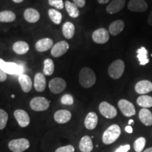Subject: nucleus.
<instances>
[{"label": "nucleus", "instance_id": "obj_1", "mask_svg": "<svg viewBox=\"0 0 152 152\" xmlns=\"http://www.w3.org/2000/svg\"><path fill=\"white\" fill-rule=\"evenodd\" d=\"M79 83L85 88L92 87L96 83V75L93 70L88 67L82 68L79 74Z\"/></svg>", "mask_w": 152, "mask_h": 152}, {"label": "nucleus", "instance_id": "obj_2", "mask_svg": "<svg viewBox=\"0 0 152 152\" xmlns=\"http://www.w3.org/2000/svg\"><path fill=\"white\" fill-rule=\"evenodd\" d=\"M121 134V128L118 125L113 124L104 131L102 136V141L105 144H111L116 141Z\"/></svg>", "mask_w": 152, "mask_h": 152}, {"label": "nucleus", "instance_id": "obj_3", "mask_svg": "<svg viewBox=\"0 0 152 152\" xmlns=\"http://www.w3.org/2000/svg\"><path fill=\"white\" fill-rule=\"evenodd\" d=\"M125 71V63L123 60L118 59L113 61L109 66L108 73L111 78L114 80L119 79L123 75Z\"/></svg>", "mask_w": 152, "mask_h": 152}, {"label": "nucleus", "instance_id": "obj_4", "mask_svg": "<svg viewBox=\"0 0 152 152\" xmlns=\"http://www.w3.org/2000/svg\"><path fill=\"white\" fill-rule=\"evenodd\" d=\"M0 68L9 75H20L23 73V68L21 66L14 62H6L1 58H0Z\"/></svg>", "mask_w": 152, "mask_h": 152}, {"label": "nucleus", "instance_id": "obj_5", "mask_svg": "<svg viewBox=\"0 0 152 152\" xmlns=\"http://www.w3.org/2000/svg\"><path fill=\"white\" fill-rule=\"evenodd\" d=\"M50 101L42 96H36L32 99L30 102V106L35 111H44L49 109Z\"/></svg>", "mask_w": 152, "mask_h": 152}, {"label": "nucleus", "instance_id": "obj_6", "mask_svg": "<svg viewBox=\"0 0 152 152\" xmlns=\"http://www.w3.org/2000/svg\"><path fill=\"white\" fill-rule=\"evenodd\" d=\"M29 147L30 142L25 138L13 140L9 142V149L13 152H23Z\"/></svg>", "mask_w": 152, "mask_h": 152}, {"label": "nucleus", "instance_id": "obj_7", "mask_svg": "<svg viewBox=\"0 0 152 152\" xmlns=\"http://www.w3.org/2000/svg\"><path fill=\"white\" fill-rule=\"evenodd\" d=\"M99 112L106 118L112 119L117 115V110L111 104L106 102H102L99 106Z\"/></svg>", "mask_w": 152, "mask_h": 152}, {"label": "nucleus", "instance_id": "obj_8", "mask_svg": "<svg viewBox=\"0 0 152 152\" xmlns=\"http://www.w3.org/2000/svg\"><path fill=\"white\" fill-rule=\"evenodd\" d=\"M49 87L52 93L59 94L66 89V83L61 77H55L49 81Z\"/></svg>", "mask_w": 152, "mask_h": 152}, {"label": "nucleus", "instance_id": "obj_9", "mask_svg": "<svg viewBox=\"0 0 152 152\" xmlns=\"http://www.w3.org/2000/svg\"><path fill=\"white\" fill-rule=\"evenodd\" d=\"M118 107L125 116L130 117L136 113L135 108L132 103L126 99H121L118 102Z\"/></svg>", "mask_w": 152, "mask_h": 152}, {"label": "nucleus", "instance_id": "obj_10", "mask_svg": "<svg viewBox=\"0 0 152 152\" xmlns=\"http://www.w3.org/2000/svg\"><path fill=\"white\" fill-rule=\"evenodd\" d=\"M92 39L96 44H105L109 40V32L104 28H99L93 32Z\"/></svg>", "mask_w": 152, "mask_h": 152}, {"label": "nucleus", "instance_id": "obj_11", "mask_svg": "<svg viewBox=\"0 0 152 152\" xmlns=\"http://www.w3.org/2000/svg\"><path fill=\"white\" fill-rule=\"evenodd\" d=\"M69 49V45L67 42L61 41L55 44L51 49V54L55 58H58L64 55Z\"/></svg>", "mask_w": 152, "mask_h": 152}, {"label": "nucleus", "instance_id": "obj_12", "mask_svg": "<svg viewBox=\"0 0 152 152\" xmlns=\"http://www.w3.org/2000/svg\"><path fill=\"white\" fill-rule=\"evenodd\" d=\"M128 8L133 12H144L147 10V4L144 0H130Z\"/></svg>", "mask_w": 152, "mask_h": 152}, {"label": "nucleus", "instance_id": "obj_13", "mask_svg": "<svg viewBox=\"0 0 152 152\" xmlns=\"http://www.w3.org/2000/svg\"><path fill=\"white\" fill-rule=\"evenodd\" d=\"M15 118L18 125L22 128H26L30 124V119L27 112L22 109H17L14 112Z\"/></svg>", "mask_w": 152, "mask_h": 152}, {"label": "nucleus", "instance_id": "obj_14", "mask_svg": "<svg viewBox=\"0 0 152 152\" xmlns=\"http://www.w3.org/2000/svg\"><path fill=\"white\" fill-rule=\"evenodd\" d=\"M134 90L137 94L142 95L147 94L152 91V83L147 80L138 82L135 85Z\"/></svg>", "mask_w": 152, "mask_h": 152}, {"label": "nucleus", "instance_id": "obj_15", "mask_svg": "<svg viewBox=\"0 0 152 152\" xmlns=\"http://www.w3.org/2000/svg\"><path fill=\"white\" fill-rule=\"evenodd\" d=\"M125 5V0H112L106 7V11L110 14H116L124 8Z\"/></svg>", "mask_w": 152, "mask_h": 152}, {"label": "nucleus", "instance_id": "obj_16", "mask_svg": "<svg viewBox=\"0 0 152 152\" xmlns=\"http://www.w3.org/2000/svg\"><path fill=\"white\" fill-rule=\"evenodd\" d=\"M72 114L68 110H58L54 115V121L59 124L68 123L71 119Z\"/></svg>", "mask_w": 152, "mask_h": 152}, {"label": "nucleus", "instance_id": "obj_17", "mask_svg": "<svg viewBox=\"0 0 152 152\" xmlns=\"http://www.w3.org/2000/svg\"><path fill=\"white\" fill-rule=\"evenodd\" d=\"M53 40L50 38H43L39 39L35 44V48L37 52H44L52 49L53 46Z\"/></svg>", "mask_w": 152, "mask_h": 152}, {"label": "nucleus", "instance_id": "obj_18", "mask_svg": "<svg viewBox=\"0 0 152 152\" xmlns=\"http://www.w3.org/2000/svg\"><path fill=\"white\" fill-rule=\"evenodd\" d=\"M46 78L45 75L42 73H37L34 78V87L37 92H42L46 88Z\"/></svg>", "mask_w": 152, "mask_h": 152}, {"label": "nucleus", "instance_id": "obj_19", "mask_svg": "<svg viewBox=\"0 0 152 152\" xmlns=\"http://www.w3.org/2000/svg\"><path fill=\"white\" fill-rule=\"evenodd\" d=\"M23 16L26 21L31 23H37L39 20V18H40L39 13L36 9L33 8H28L26 9L24 11Z\"/></svg>", "mask_w": 152, "mask_h": 152}, {"label": "nucleus", "instance_id": "obj_20", "mask_svg": "<svg viewBox=\"0 0 152 152\" xmlns=\"http://www.w3.org/2000/svg\"><path fill=\"white\" fill-rule=\"evenodd\" d=\"M18 82L24 92H29L31 90L32 87H33V83H32L30 77L28 75L23 73L19 75Z\"/></svg>", "mask_w": 152, "mask_h": 152}, {"label": "nucleus", "instance_id": "obj_21", "mask_svg": "<svg viewBox=\"0 0 152 152\" xmlns=\"http://www.w3.org/2000/svg\"><path fill=\"white\" fill-rule=\"evenodd\" d=\"M98 123V116L94 112H90L85 119V126L88 130H94Z\"/></svg>", "mask_w": 152, "mask_h": 152}, {"label": "nucleus", "instance_id": "obj_22", "mask_svg": "<svg viewBox=\"0 0 152 152\" xmlns=\"http://www.w3.org/2000/svg\"><path fill=\"white\" fill-rule=\"evenodd\" d=\"M139 118L146 126L152 125V113L149 109L143 108L139 112Z\"/></svg>", "mask_w": 152, "mask_h": 152}, {"label": "nucleus", "instance_id": "obj_23", "mask_svg": "<svg viewBox=\"0 0 152 152\" xmlns=\"http://www.w3.org/2000/svg\"><path fill=\"white\" fill-rule=\"evenodd\" d=\"M125 28V23L122 20H117L113 21L109 26V32L111 35L116 36L123 31Z\"/></svg>", "mask_w": 152, "mask_h": 152}, {"label": "nucleus", "instance_id": "obj_24", "mask_svg": "<svg viewBox=\"0 0 152 152\" xmlns=\"http://www.w3.org/2000/svg\"><path fill=\"white\" fill-rule=\"evenodd\" d=\"M79 149L82 152H91L93 149V143L90 137H83L79 144Z\"/></svg>", "mask_w": 152, "mask_h": 152}, {"label": "nucleus", "instance_id": "obj_25", "mask_svg": "<svg viewBox=\"0 0 152 152\" xmlns=\"http://www.w3.org/2000/svg\"><path fill=\"white\" fill-rule=\"evenodd\" d=\"M13 50L17 54H25L29 50V45L27 42L23 41L16 42L13 45Z\"/></svg>", "mask_w": 152, "mask_h": 152}, {"label": "nucleus", "instance_id": "obj_26", "mask_svg": "<svg viewBox=\"0 0 152 152\" xmlns=\"http://www.w3.org/2000/svg\"><path fill=\"white\" fill-rule=\"evenodd\" d=\"M75 26L71 22H66L62 28V33L66 39H71L75 35Z\"/></svg>", "mask_w": 152, "mask_h": 152}, {"label": "nucleus", "instance_id": "obj_27", "mask_svg": "<svg viewBox=\"0 0 152 152\" xmlns=\"http://www.w3.org/2000/svg\"><path fill=\"white\" fill-rule=\"evenodd\" d=\"M64 5H65L68 14L70 16L73 18H76L79 16L80 11L78 7H77V5H76L75 3L71 2V1H68L67 0V1H66L65 3H64Z\"/></svg>", "mask_w": 152, "mask_h": 152}, {"label": "nucleus", "instance_id": "obj_28", "mask_svg": "<svg viewBox=\"0 0 152 152\" xmlns=\"http://www.w3.org/2000/svg\"><path fill=\"white\" fill-rule=\"evenodd\" d=\"M137 53V58H138L140 65L144 66L146 64H149V59L148 58V52L145 47H142L141 48L138 49Z\"/></svg>", "mask_w": 152, "mask_h": 152}, {"label": "nucleus", "instance_id": "obj_29", "mask_svg": "<svg viewBox=\"0 0 152 152\" xmlns=\"http://www.w3.org/2000/svg\"><path fill=\"white\" fill-rule=\"evenodd\" d=\"M137 104L145 109L151 108L152 107V97L149 95H141L137 99Z\"/></svg>", "mask_w": 152, "mask_h": 152}, {"label": "nucleus", "instance_id": "obj_30", "mask_svg": "<svg viewBox=\"0 0 152 152\" xmlns=\"http://www.w3.org/2000/svg\"><path fill=\"white\" fill-rule=\"evenodd\" d=\"M16 14L11 11H3L0 12V22L11 23L16 20Z\"/></svg>", "mask_w": 152, "mask_h": 152}, {"label": "nucleus", "instance_id": "obj_31", "mask_svg": "<svg viewBox=\"0 0 152 152\" xmlns=\"http://www.w3.org/2000/svg\"><path fill=\"white\" fill-rule=\"evenodd\" d=\"M48 15L51 20L56 25H59L61 23L62 14L60 11L54 9H50L48 11Z\"/></svg>", "mask_w": 152, "mask_h": 152}, {"label": "nucleus", "instance_id": "obj_32", "mask_svg": "<svg viewBox=\"0 0 152 152\" xmlns=\"http://www.w3.org/2000/svg\"><path fill=\"white\" fill-rule=\"evenodd\" d=\"M54 71V64L51 58H47L44 61L43 73L45 75H52Z\"/></svg>", "mask_w": 152, "mask_h": 152}, {"label": "nucleus", "instance_id": "obj_33", "mask_svg": "<svg viewBox=\"0 0 152 152\" xmlns=\"http://www.w3.org/2000/svg\"><path fill=\"white\" fill-rule=\"evenodd\" d=\"M146 145V139L141 137H139L134 142V149L136 152H141L143 151L144 147Z\"/></svg>", "mask_w": 152, "mask_h": 152}, {"label": "nucleus", "instance_id": "obj_34", "mask_svg": "<svg viewBox=\"0 0 152 152\" xmlns=\"http://www.w3.org/2000/svg\"><path fill=\"white\" fill-rule=\"evenodd\" d=\"M8 121V114L3 109H0V130H3Z\"/></svg>", "mask_w": 152, "mask_h": 152}, {"label": "nucleus", "instance_id": "obj_35", "mask_svg": "<svg viewBox=\"0 0 152 152\" xmlns=\"http://www.w3.org/2000/svg\"><path fill=\"white\" fill-rule=\"evenodd\" d=\"M73 102L74 100L73 96L69 94H64L61 97V103L64 104V105L71 106L73 104Z\"/></svg>", "mask_w": 152, "mask_h": 152}, {"label": "nucleus", "instance_id": "obj_36", "mask_svg": "<svg viewBox=\"0 0 152 152\" xmlns=\"http://www.w3.org/2000/svg\"><path fill=\"white\" fill-rule=\"evenodd\" d=\"M49 5L56 9H63L64 8V2L63 0H48Z\"/></svg>", "mask_w": 152, "mask_h": 152}, {"label": "nucleus", "instance_id": "obj_37", "mask_svg": "<svg viewBox=\"0 0 152 152\" xmlns=\"http://www.w3.org/2000/svg\"><path fill=\"white\" fill-rule=\"evenodd\" d=\"M75 151V148L72 145H67L58 148L55 152H74Z\"/></svg>", "mask_w": 152, "mask_h": 152}, {"label": "nucleus", "instance_id": "obj_38", "mask_svg": "<svg viewBox=\"0 0 152 152\" xmlns=\"http://www.w3.org/2000/svg\"><path fill=\"white\" fill-rule=\"evenodd\" d=\"M130 149V144H126L124 146H121L119 148H118L116 151L115 152H128Z\"/></svg>", "mask_w": 152, "mask_h": 152}, {"label": "nucleus", "instance_id": "obj_39", "mask_svg": "<svg viewBox=\"0 0 152 152\" xmlns=\"http://www.w3.org/2000/svg\"><path fill=\"white\" fill-rule=\"evenodd\" d=\"M73 3H75L79 8H83L86 4V0H73Z\"/></svg>", "mask_w": 152, "mask_h": 152}, {"label": "nucleus", "instance_id": "obj_40", "mask_svg": "<svg viewBox=\"0 0 152 152\" xmlns=\"http://www.w3.org/2000/svg\"><path fill=\"white\" fill-rule=\"evenodd\" d=\"M7 78V73L0 68V82H4Z\"/></svg>", "mask_w": 152, "mask_h": 152}, {"label": "nucleus", "instance_id": "obj_41", "mask_svg": "<svg viewBox=\"0 0 152 152\" xmlns=\"http://www.w3.org/2000/svg\"><path fill=\"white\" fill-rule=\"evenodd\" d=\"M148 23H149V26H152V11L149 14V17H148Z\"/></svg>", "mask_w": 152, "mask_h": 152}, {"label": "nucleus", "instance_id": "obj_42", "mask_svg": "<svg viewBox=\"0 0 152 152\" xmlns=\"http://www.w3.org/2000/svg\"><path fill=\"white\" fill-rule=\"evenodd\" d=\"M125 131H126L128 133H132V128L130 126V125H128V126L125 127Z\"/></svg>", "mask_w": 152, "mask_h": 152}, {"label": "nucleus", "instance_id": "obj_43", "mask_svg": "<svg viewBox=\"0 0 152 152\" xmlns=\"http://www.w3.org/2000/svg\"><path fill=\"white\" fill-rule=\"evenodd\" d=\"M110 0H97L98 3L101 4H107Z\"/></svg>", "mask_w": 152, "mask_h": 152}, {"label": "nucleus", "instance_id": "obj_44", "mask_svg": "<svg viewBox=\"0 0 152 152\" xmlns=\"http://www.w3.org/2000/svg\"><path fill=\"white\" fill-rule=\"evenodd\" d=\"M143 152H152V147H150V148H148L145 150V151H144Z\"/></svg>", "mask_w": 152, "mask_h": 152}, {"label": "nucleus", "instance_id": "obj_45", "mask_svg": "<svg viewBox=\"0 0 152 152\" xmlns=\"http://www.w3.org/2000/svg\"><path fill=\"white\" fill-rule=\"evenodd\" d=\"M13 1L15 3L18 4V3H21L22 1H23V0H13Z\"/></svg>", "mask_w": 152, "mask_h": 152}, {"label": "nucleus", "instance_id": "obj_46", "mask_svg": "<svg viewBox=\"0 0 152 152\" xmlns=\"http://www.w3.org/2000/svg\"><path fill=\"white\" fill-rule=\"evenodd\" d=\"M134 123V121H133V120H132V119L130 120V121H128V124H129V125L132 124V123Z\"/></svg>", "mask_w": 152, "mask_h": 152}, {"label": "nucleus", "instance_id": "obj_47", "mask_svg": "<svg viewBox=\"0 0 152 152\" xmlns=\"http://www.w3.org/2000/svg\"><path fill=\"white\" fill-rule=\"evenodd\" d=\"M11 97H12V98H14V97H15V96H14V94H12V95H11Z\"/></svg>", "mask_w": 152, "mask_h": 152}]
</instances>
